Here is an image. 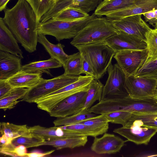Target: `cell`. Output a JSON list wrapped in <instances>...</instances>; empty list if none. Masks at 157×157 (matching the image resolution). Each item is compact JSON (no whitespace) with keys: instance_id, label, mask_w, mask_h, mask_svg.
<instances>
[{"instance_id":"cell-47","label":"cell","mask_w":157,"mask_h":157,"mask_svg":"<svg viewBox=\"0 0 157 157\" xmlns=\"http://www.w3.org/2000/svg\"><path fill=\"white\" fill-rule=\"evenodd\" d=\"M156 96H157V95Z\"/></svg>"},{"instance_id":"cell-26","label":"cell","mask_w":157,"mask_h":157,"mask_svg":"<svg viewBox=\"0 0 157 157\" xmlns=\"http://www.w3.org/2000/svg\"><path fill=\"white\" fill-rule=\"evenodd\" d=\"M29 128L31 133L41 136L45 140L70 137L68 131L59 126L46 128L36 125Z\"/></svg>"},{"instance_id":"cell-7","label":"cell","mask_w":157,"mask_h":157,"mask_svg":"<svg viewBox=\"0 0 157 157\" xmlns=\"http://www.w3.org/2000/svg\"><path fill=\"white\" fill-rule=\"evenodd\" d=\"M79 76L63 73L52 79H44L36 86L29 89L21 101L29 103H34L36 99L75 82Z\"/></svg>"},{"instance_id":"cell-13","label":"cell","mask_w":157,"mask_h":157,"mask_svg":"<svg viewBox=\"0 0 157 157\" xmlns=\"http://www.w3.org/2000/svg\"><path fill=\"white\" fill-rule=\"evenodd\" d=\"M87 90L82 91L66 98L56 105L49 113L50 116L64 117L74 114L83 107Z\"/></svg>"},{"instance_id":"cell-9","label":"cell","mask_w":157,"mask_h":157,"mask_svg":"<svg viewBox=\"0 0 157 157\" xmlns=\"http://www.w3.org/2000/svg\"><path fill=\"white\" fill-rule=\"evenodd\" d=\"M107 71L108 77L103 87L101 100L117 98L128 94L124 87L125 75L118 64L111 63Z\"/></svg>"},{"instance_id":"cell-31","label":"cell","mask_w":157,"mask_h":157,"mask_svg":"<svg viewBox=\"0 0 157 157\" xmlns=\"http://www.w3.org/2000/svg\"><path fill=\"white\" fill-rule=\"evenodd\" d=\"M63 67L64 70V73L66 75L79 76L83 74L82 60L80 52L69 55Z\"/></svg>"},{"instance_id":"cell-44","label":"cell","mask_w":157,"mask_h":157,"mask_svg":"<svg viewBox=\"0 0 157 157\" xmlns=\"http://www.w3.org/2000/svg\"><path fill=\"white\" fill-rule=\"evenodd\" d=\"M55 150H52L44 152H41L38 151H34L30 153H27L25 157H44L48 155L55 151Z\"/></svg>"},{"instance_id":"cell-11","label":"cell","mask_w":157,"mask_h":157,"mask_svg":"<svg viewBox=\"0 0 157 157\" xmlns=\"http://www.w3.org/2000/svg\"><path fill=\"white\" fill-rule=\"evenodd\" d=\"M124 87L132 97H152L157 94V79L131 75L126 77Z\"/></svg>"},{"instance_id":"cell-4","label":"cell","mask_w":157,"mask_h":157,"mask_svg":"<svg viewBox=\"0 0 157 157\" xmlns=\"http://www.w3.org/2000/svg\"><path fill=\"white\" fill-rule=\"evenodd\" d=\"M94 79L92 76L79 75L75 82L36 100L38 108L49 113L60 102L74 94L88 90L90 84Z\"/></svg>"},{"instance_id":"cell-1","label":"cell","mask_w":157,"mask_h":157,"mask_svg":"<svg viewBox=\"0 0 157 157\" xmlns=\"http://www.w3.org/2000/svg\"><path fill=\"white\" fill-rule=\"evenodd\" d=\"M2 19L17 41L30 53L36 50L37 22L33 10L26 0H18L12 8L4 10Z\"/></svg>"},{"instance_id":"cell-2","label":"cell","mask_w":157,"mask_h":157,"mask_svg":"<svg viewBox=\"0 0 157 157\" xmlns=\"http://www.w3.org/2000/svg\"><path fill=\"white\" fill-rule=\"evenodd\" d=\"M120 33L113 26L112 20L106 17H96L78 33L70 43L74 46L103 42L109 36Z\"/></svg>"},{"instance_id":"cell-32","label":"cell","mask_w":157,"mask_h":157,"mask_svg":"<svg viewBox=\"0 0 157 157\" xmlns=\"http://www.w3.org/2000/svg\"><path fill=\"white\" fill-rule=\"evenodd\" d=\"M87 13L80 9L72 7L66 8L52 18L59 20L71 21L89 16Z\"/></svg>"},{"instance_id":"cell-25","label":"cell","mask_w":157,"mask_h":157,"mask_svg":"<svg viewBox=\"0 0 157 157\" xmlns=\"http://www.w3.org/2000/svg\"><path fill=\"white\" fill-rule=\"evenodd\" d=\"M135 0H106L102 1L95 9L94 14L99 17L121 10L132 5Z\"/></svg>"},{"instance_id":"cell-22","label":"cell","mask_w":157,"mask_h":157,"mask_svg":"<svg viewBox=\"0 0 157 157\" xmlns=\"http://www.w3.org/2000/svg\"><path fill=\"white\" fill-rule=\"evenodd\" d=\"M88 141L87 136L67 137L57 139L46 140L34 145L33 147L41 146H49L57 150L65 148H73L84 146Z\"/></svg>"},{"instance_id":"cell-19","label":"cell","mask_w":157,"mask_h":157,"mask_svg":"<svg viewBox=\"0 0 157 157\" xmlns=\"http://www.w3.org/2000/svg\"><path fill=\"white\" fill-rule=\"evenodd\" d=\"M17 41L11 31L0 18V51L8 52L23 58Z\"/></svg>"},{"instance_id":"cell-3","label":"cell","mask_w":157,"mask_h":157,"mask_svg":"<svg viewBox=\"0 0 157 157\" xmlns=\"http://www.w3.org/2000/svg\"><path fill=\"white\" fill-rule=\"evenodd\" d=\"M96 17L94 13L88 17L71 21L51 18L38 24V33L53 36L58 41L64 39L73 38L89 21Z\"/></svg>"},{"instance_id":"cell-20","label":"cell","mask_w":157,"mask_h":157,"mask_svg":"<svg viewBox=\"0 0 157 157\" xmlns=\"http://www.w3.org/2000/svg\"><path fill=\"white\" fill-rule=\"evenodd\" d=\"M59 127L69 132L71 137L91 136L94 137L106 132L109 128V124L101 127H95L76 123Z\"/></svg>"},{"instance_id":"cell-39","label":"cell","mask_w":157,"mask_h":157,"mask_svg":"<svg viewBox=\"0 0 157 157\" xmlns=\"http://www.w3.org/2000/svg\"><path fill=\"white\" fill-rule=\"evenodd\" d=\"M130 118L140 120L146 125L157 128V113H133Z\"/></svg>"},{"instance_id":"cell-46","label":"cell","mask_w":157,"mask_h":157,"mask_svg":"<svg viewBox=\"0 0 157 157\" xmlns=\"http://www.w3.org/2000/svg\"><path fill=\"white\" fill-rule=\"evenodd\" d=\"M10 0H0V11L4 10L6 8L7 4Z\"/></svg>"},{"instance_id":"cell-28","label":"cell","mask_w":157,"mask_h":157,"mask_svg":"<svg viewBox=\"0 0 157 157\" xmlns=\"http://www.w3.org/2000/svg\"><path fill=\"white\" fill-rule=\"evenodd\" d=\"M103 87L98 79L92 80L89 85L84 105L81 111L89 109L96 101H101Z\"/></svg>"},{"instance_id":"cell-21","label":"cell","mask_w":157,"mask_h":157,"mask_svg":"<svg viewBox=\"0 0 157 157\" xmlns=\"http://www.w3.org/2000/svg\"><path fill=\"white\" fill-rule=\"evenodd\" d=\"M62 67L63 65L60 63L51 58L47 60L34 61L22 65L20 71L33 74L46 73L52 76L50 70Z\"/></svg>"},{"instance_id":"cell-45","label":"cell","mask_w":157,"mask_h":157,"mask_svg":"<svg viewBox=\"0 0 157 157\" xmlns=\"http://www.w3.org/2000/svg\"><path fill=\"white\" fill-rule=\"evenodd\" d=\"M13 140L4 134H2L0 138V146L6 145L12 142Z\"/></svg>"},{"instance_id":"cell-30","label":"cell","mask_w":157,"mask_h":157,"mask_svg":"<svg viewBox=\"0 0 157 157\" xmlns=\"http://www.w3.org/2000/svg\"><path fill=\"white\" fill-rule=\"evenodd\" d=\"M96 116L95 113L90 112L89 109L80 110L71 115L57 118L53 121V123L55 127L71 125L92 118Z\"/></svg>"},{"instance_id":"cell-41","label":"cell","mask_w":157,"mask_h":157,"mask_svg":"<svg viewBox=\"0 0 157 157\" xmlns=\"http://www.w3.org/2000/svg\"><path fill=\"white\" fill-rule=\"evenodd\" d=\"M79 52H80L82 58L83 74H85L86 75L92 76L94 79H96L95 73L86 53L82 51Z\"/></svg>"},{"instance_id":"cell-12","label":"cell","mask_w":157,"mask_h":157,"mask_svg":"<svg viewBox=\"0 0 157 157\" xmlns=\"http://www.w3.org/2000/svg\"><path fill=\"white\" fill-rule=\"evenodd\" d=\"M142 14L129 16L112 21L114 27L120 32L146 42L147 36L151 29L141 17Z\"/></svg>"},{"instance_id":"cell-23","label":"cell","mask_w":157,"mask_h":157,"mask_svg":"<svg viewBox=\"0 0 157 157\" xmlns=\"http://www.w3.org/2000/svg\"><path fill=\"white\" fill-rule=\"evenodd\" d=\"M42 74L26 73L20 71L7 79L13 87L31 88L40 83L43 78Z\"/></svg>"},{"instance_id":"cell-43","label":"cell","mask_w":157,"mask_h":157,"mask_svg":"<svg viewBox=\"0 0 157 157\" xmlns=\"http://www.w3.org/2000/svg\"><path fill=\"white\" fill-rule=\"evenodd\" d=\"M13 88L7 79H0V99L3 98Z\"/></svg>"},{"instance_id":"cell-8","label":"cell","mask_w":157,"mask_h":157,"mask_svg":"<svg viewBox=\"0 0 157 157\" xmlns=\"http://www.w3.org/2000/svg\"><path fill=\"white\" fill-rule=\"evenodd\" d=\"M113 132L136 144L147 145L157 132V128L146 125L140 120L130 118L124 125L114 129Z\"/></svg>"},{"instance_id":"cell-37","label":"cell","mask_w":157,"mask_h":157,"mask_svg":"<svg viewBox=\"0 0 157 157\" xmlns=\"http://www.w3.org/2000/svg\"><path fill=\"white\" fill-rule=\"evenodd\" d=\"M45 140L41 136L31 133L28 136L15 138L12 141V143L16 146L22 145L27 148L32 147L34 145L43 142Z\"/></svg>"},{"instance_id":"cell-24","label":"cell","mask_w":157,"mask_h":157,"mask_svg":"<svg viewBox=\"0 0 157 157\" xmlns=\"http://www.w3.org/2000/svg\"><path fill=\"white\" fill-rule=\"evenodd\" d=\"M38 42L43 45L51 58L58 61L63 67L65 65L69 55L64 52V45L60 43L56 44H52L47 40L45 35L40 33H38Z\"/></svg>"},{"instance_id":"cell-17","label":"cell","mask_w":157,"mask_h":157,"mask_svg":"<svg viewBox=\"0 0 157 157\" xmlns=\"http://www.w3.org/2000/svg\"><path fill=\"white\" fill-rule=\"evenodd\" d=\"M157 9V0H135L131 6L110 13L105 16L113 21L137 14H142Z\"/></svg>"},{"instance_id":"cell-14","label":"cell","mask_w":157,"mask_h":157,"mask_svg":"<svg viewBox=\"0 0 157 157\" xmlns=\"http://www.w3.org/2000/svg\"><path fill=\"white\" fill-rule=\"evenodd\" d=\"M102 1V0H56L49 10L42 17L40 23L46 22L69 7L80 9L88 13L96 9Z\"/></svg>"},{"instance_id":"cell-35","label":"cell","mask_w":157,"mask_h":157,"mask_svg":"<svg viewBox=\"0 0 157 157\" xmlns=\"http://www.w3.org/2000/svg\"><path fill=\"white\" fill-rule=\"evenodd\" d=\"M108 122L124 125L131 117L132 113L125 111H117L102 114Z\"/></svg>"},{"instance_id":"cell-15","label":"cell","mask_w":157,"mask_h":157,"mask_svg":"<svg viewBox=\"0 0 157 157\" xmlns=\"http://www.w3.org/2000/svg\"><path fill=\"white\" fill-rule=\"evenodd\" d=\"M125 142L117 136L105 132L101 137H94L90 149L98 154H113L120 152Z\"/></svg>"},{"instance_id":"cell-34","label":"cell","mask_w":157,"mask_h":157,"mask_svg":"<svg viewBox=\"0 0 157 157\" xmlns=\"http://www.w3.org/2000/svg\"><path fill=\"white\" fill-rule=\"evenodd\" d=\"M26 0L34 11L38 24L42 17L49 10L56 1V0Z\"/></svg>"},{"instance_id":"cell-36","label":"cell","mask_w":157,"mask_h":157,"mask_svg":"<svg viewBox=\"0 0 157 157\" xmlns=\"http://www.w3.org/2000/svg\"><path fill=\"white\" fill-rule=\"evenodd\" d=\"M26 149L24 145L16 146L11 142L1 146L0 152L2 154L12 157H25L27 153Z\"/></svg>"},{"instance_id":"cell-40","label":"cell","mask_w":157,"mask_h":157,"mask_svg":"<svg viewBox=\"0 0 157 157\" xmlns=\"http://www.w3.org/2000/svg\"><path fill=\"white\" fill-rule=\"evenodd\" d=\"M109 123L103 115L101 114L92 118L77 123L89 126L101 127L109 124Z\"/></svg>"},{"instance_id":"cell-16","label":"cell","mask_w":157,"mask_h":157,"mask_svg":"<svg viewBox=\"0 0 157 157\" xmlns=\"http://www.w3.org/2000/svg\"><path fill=\"white\" fill-rule=\"evenodd\" d=\"M105 41L115 53L122 51L147 48L146 42L121 32L119 34L109 36Z\"/></svg>"},{"instance_id":"cell-18","label":"cell","mask_w":157,"mask_h":157,"mask_svg":"<svg viewBox=\"0 0 157 157\" xmlns=\"http://www.w3.org/2000/svg\"><path fill=\"white\" fill-rule=\"evenodd\" d=\"M21 59L10 53L0 51V79H8L21 69Z\"/></svg>"},{"instance_id":"cell-5","label":"cell","mask_w":157,"mask_h":157,"mask_svg":"<svg viewBox=\"0 0 157 157\" xmlns=\"http://www.w3.org/2000/svg\"><path fill=\"white\" fill-rule=\"evenodd\" d=\"M74 46L79 51L86 53L92 66L96 79H100L106 73L116 53L105 41Z\"/></svg>"},{"instance_id":"cell-6","label":"cell","mask_w":157,"mask_h":157,"mask_svg":"<svg viewBox=\"0 0 157 157\" xmlns=\"http://www.w3.org/2000/svg\"><path fill=\"white\" fill-rule=\"evenodd\" d=\"M106 108L108 112L125 111L131 113H157V96L137 98L128 94L107 100Z\"/></svg>"},{"instance_id":"cell-33","label":"cell","mask_w":157,"mask_h":157,"mask_svg":"<svg viewBox=\"0 0 157 157\" xmlns=\"http://www.w3.org/2000/svg\"><path fill=\"white\" fill-rule=\"evenodd\" d=\"M135 76L157 79V56L147 58Z\"/></svg>"},{"instance_id":"cell-29","label":"cell","mask_w":157,"mask_h":157,"mask_svg":"<svg viewBox=\"0 0 157 157\" xmlns=\"http://www.w3.org/2000/svg\"><path fill=\"white\" fill-rule=\"evenodd\" d=\"M0 132L13 140L21 136L29 135L31 133L29 128L26 125H17L9 122L0 123Z\"/></svg>"},{"instance_id":"cell-27","label":"cell","mask_w":157,"mask_h":157,"mask_svg":"<svg viewBox=\"0 0 157 157\" xmlns=\"http://www.w3.org/2000/svg\"><path fill=\"white\" fill-rule=\"evenodd\" d=\"M29 89L22 87H15L2 98L0 99V108L6 111L14 108L23 98Z\"/></svg>"},{"instance_id":"cell-48","label":"cell","mask_w":157,"mask_h":157,"mask_svg":"<svg viewBox=\"0 0 157 157\" xmlns=\"http://www.w3.org/2000/svg\"></svg>"},{"instance_id":"cell-42","label":"cell","mask_w":157,"mask_h":157,"mask_svg":"<svg viewBox=\"0 0 157 157\" xmlns=\"http://www.w3.org/2000/svg\"><path fill=\"white\" fill-rule=\"evenodd\" d=\"M145 20L154 27L157 28V9L142 14Z\"/></svg>"},{"instance_id":"cell-38","label":"cell","mask_w":157,"mask_h":157,"mask_svg":"<svg viewBox=\"0 0 157 157\" xmlns=\"http://www.w3.org/2000/svg\"><path fill=\"white\" fill-rule=\"evenodd\" d=\"M147 58L157 56V28L151 29L147 36Z\"/></svg>"},{"instance_id":"cell-10","label":"cell","mask_w":157,"mask_h":157,"mask_svg":"<svg viewBox=\"0 0 157 157\" xmlns=\"http://www.w3.org/2000/svg\"><path fill=\"white\" fill-rule=\"evenodd\" d=\"M147 55L146 48L119 51L116 53L113 57L126 77L136 75L146 60Z\"/></svg>"}]
</instances>
